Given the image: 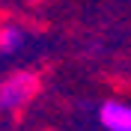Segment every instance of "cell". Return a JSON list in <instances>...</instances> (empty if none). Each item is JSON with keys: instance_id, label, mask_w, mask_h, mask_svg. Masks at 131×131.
<instances>
[{"instance_id": "obj_1", "label": "cell", "mask_w": 131, "mask_h": 131, "mask_svg": "<svg viewBox=\"0 0 131 131\" xmlns=\"http://www.w3.org/2000/svg\"><path fill=\"white\" fill-rule=\"evenodd\" d=\"M42 90V78L30 69H18L9 72L0 81V113H15L21 107H27Z\"/></svg>"}, {"instance_id": "obj_2", "label": "cell", "mask_w": 131, "mask_h": 131, "mask_svg": "<svg viewBox=\"0 0 131 131\" xmlns=\"http://www.w3.org/2000/svg\"><path fill=\"white\" fill-rule=\"evenodd\" d=\"M98 122L104 131H131V104L125 101H101Z\"/></svg>"}, {"instance_id": "obj_3", "label": "cell", "mask_w": 131, "mask_h": 131, "mask_svg": "<svg viewBox=\"0 0 131 131\" xmlns=\"http://www.w3.org/2000/svg\"><path fill=\"white\" fill-rule=\"evenodd\" d=\"M27 45V30L21 24H0V54L3 57H12Z\"/></svg>"}]
</instances>
